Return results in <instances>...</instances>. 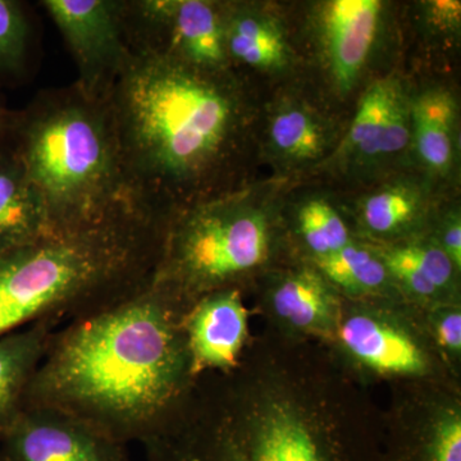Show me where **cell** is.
Here are the masks:
<instances>
[{
  "mask_svg": "<svg viewBox=\"0 0 461 461\" xmlns=\"http://www.w3.org/2000/svg\"><path fill=\"white\" fill-rule=\"evenodd\" d=\"M182 320L149 281L78 315L51 339L25 408L63 412L122 446L163 435L196 381Z\"/></svg>",
  "mask_w": 461,
  "mask_h": 461,
  "instance_id": "6da1fadb",
  "label": "cell"
},
{
  "mask_svg": "<svg viewBox=\"0 0 461 461\" xmlns=\"http://www.w3.org/2000/svg\"><path fill=\"white\" fill-rule=\"evenodd\" d=\"M136 198L162 213L229 193L248 105L232 69L206 72L133 51L107 96Z\"/></svg>",
  "mask_w": 461,
  "mask_h": 461,
  "instance_id": "7a4b0ae2",
  "label": "cell"
},
{
  "mask_svg": "<svg viewBox=\"0 0 461 461\" xmlns=\"http://www.w3.org/2000/svg\"><path fill=\"white\" fill-rule=\"evenodd\" d=\"M165 214L140 200L0 253V338L108 304L147 284Z\"/></svg>",
  "mask_w": 461,
  "mask_h": 461,
  "instance_id": "3957f363",
  "label": "cell"
},
{
  "mask_svg": "<svg viewBox=\"0 0 461 461\" xmlns=\"http://www.w3.org/2000/svg\"><path fill=\"white\" fill-rule=\"evenodd\" d=\"M323 388L276 364L233 391L217 420L181 426L194 461H382L378 436L339 420Z\"/></svg>",
  "mask_w": 461,
  "mask_h": 461,
  "instance_id": "277c9868",
  "label": "cell"
},
{
  "mask_svg": "<svg viewBox=\"0 0 461 461\" xmlns=\"http://www.w3.org/2000/svg\"><path fill=\"white\" fill-rule=\"evenodd\" d=\"M7 138L41 195L51 230L75 229L140 200L124 173L107 98L77 85L41 93Z\"/></svg>",
  "mask_w": 461,
  "mask_h": 461,
  "instance_id": "5b68a950",
  "label": "cell"
},
{
  "mask_svg": "<svg viewBox=\"0 0 461 461\" xmlns=\"http://www.w3.org/2000/svg\"><path fill=\"white\" fill-rule=\"evenodd\" d=\"M275 200L235 189L166 214L149 284L186 313L200 297L271 271L284 245Z\"/></svg>",
  "mask_w": 461,
  "mask_h": 461,
  "instance_id": "8992f818",
  "label": "cell"
},
{
  "mask_svg": "<svg viewBox=\"0 0 461 461\" xmlns=\"http://www.w3.org/2000/svg\"><path fill=\"white\" fill-rule=\"evenodd\" d=\"M329 344L345 366L366 377L456 384L433 348L421 309L402 299H342Z\"/></svg>",
  "mask_w": 461,
  "mask_h": 461,
  "instance_id": "52a82bcc",
  "label": "cell"
},
{
  "mask_svg": "<svg viewBox=\"0 0 461 461\" xmlns=\"http://www.w3.org/2000/svg\"><path fill=\"white\" fill-rule=\"evenodd\" d=\"M124 23L132 51L177 60L202 71H230L226 3L124 0Z\"/></svg>",
  "mask_w": 461,
  "mask_h": 461,
  "instance_id": "ba28073f",
  "label": "cell"
},
{
  "mask_svg": "<svg viewBox=\"0 0 461 461\" xmlns=\"http://www.w3.org/2000/svg\"><path fill=\"white\" fill-rule=\"evenodd\" d=\"M77 66L76 85L105 99L132 57L124 23V0H44Z\"/></svg>",
  "mask_w": 461,
  "mask_h": 461,
  "instance_id": "9c48e42d",
  "label": "cell"
},
{
  "mask_svg": "<svg viewBox=\"0 0 461 461\" xmlns=\"http://www.w3.org/2000/svg\"><path fill=\"white\" fill-rule=\"evenodd\" d=\"M388 423L382 461H461V397L454 382L411 384Z\"/></svg>",
  "mask_w": 461,
  "mask_h": 461,
  "instance_id": "30bf717a",
  "label": "cell"
},
{
  "mask_svg": "<svg viewBox=\"0 0 461 461\" xmlns=\"http://www.w3.org/2000/svg\"><path fill=\"white\" fill-rule=\"evenodd\" d=\"M411 98L395 75L373 81L350 129L330 159L342 171L366 172L388 165L411 148Z\"/></svg>",
  "mask_w": 461,
  "mask_h": 461,
  "instance_id": "8fae6325",
  "label": "cell"
},
{
  "mask_svg": "<svg viewBox=\"0 0 461 461\" xmlns=\"http://www.w3.org/2000/svg\"><path fill=\"white\" fill-rule=\"evenodd\" d=\"M384 3L330 0L315 5L312 29L321 66L339 95L351 93L360 78L381 30Z\"/></svg>",
  "mask_w": 461,
  "mask_h": 461,
  "instance_id": "7c38bea8",
  "label": "cell"
},
{
  "mask_svg": "<svg viewBox=\"0 0 461 461\" xmlns=\"http://www.w3.org/2000/svg\"><path fill=\"white\" fill-rule=\"evenodd\" d=\"M0 445L2 461H118L126 455L83 421L44 408H23Z\"/></svg>",
  "mask_w": 461,
  "mask_h": 461,
  "instance_id": "4fadbf2b",
  "label": "cell"
},
{
  "mask_svg": "<svg viewBox=\"0 0 461 461\" xmlns=\"http://www.w3.org/2000/svg\"><path fill=\"white\" fill-rule=\"evenodd\" d=\"M264 313L288 339L329 342L341 313L342 297L312 263L269 271Z\"/></svg>",
  "mask_w": 461,
  "mask_h": 461,
  "instance_id": "5bb4252c",
  "label": "cell"
},
{
  "mask_svg": "<svg viewBox=\"0 0 461 461\" xmlns=\"http://www.w3.org/2000/svg\"><path fill=\"white\" fill-rule=\"evenodd\" d=\"M249 317L239 287L214 291L190 306L182 327L194 377L239 368L250 338Z\"/></svg>",
  "mask_w": 461,
  "mask_h": 461,
  "instance_id": "9a60e30c",
  "label": "cell"
},
{
  "mask_svg": "<svg viewBox=\"0 0 461 461\" xmlns=\"http://www.w3.org/2000/svg\"><path fill=\"white\" fill-rule=\"evenodd\" d=\"M435 211L426 180L411 176L393 178L357 200L355 238L375 245L420 238L429 232Z\"/></svg>",
  "mask_w": 461,
  "mask_h": 461,
  "instance_id": "2e32d148",
  "label": "cell"
},
{
  "mask_svg": "<svg viewBox=\"0 0 461 461\" xmlns=\"http://www.w3.org/2000/svg\"><path fill=\"white\" fill-rule=\"evenodd\" d=\"M375 248L403 302L421 311L461 304V271L429 236Z\"/></svg>",
  "mask_w": 461,
  "mask_h": 461,
  "instance_id": "e0dca14e",
  "label": "cell"
},
{
  "mask_svg": "<svg viewBox=\"0 0 461 461\" xmlns=\"http://www.w3.org/2000/svg\"><path fill=\"white\" fill-rule=\"evenodd\" d=\"M335 136L329 118L303 99L280 100L267 120L269 156L287 171L304 169L330 157Z\"/></svg>",
  "mask_w": 461,
  "mask_h": 461,
  "instance_id": "ac0fdd59",
  "label": "cell"
},
{
  "mask_svg": "<svg viewBox=\"0 0 461 461\" xmlns=\"http://www.w3.org/2000/svg\"><path fill=\"white\" fill-rule=\"evenodd\" d=\"M226 51L230 69L238 65L281 74L293 62L280 17L253 5L226 3Z\"/></svg>",
  "mask_w": 461,
  "mask_h": 461,
  "instance_id": "d6986e66",
  "label": "cell"
},
{
  "mask_svg": "<svg viewBox=\"0 0 461 461\" xmlns=\"http://www.w3.org/2000/svg\"><path fill=\"white\" fill-rule=\"evenodd\" d=\"M457 113L456 98L446 87H429L411 98V148L433 177L446 178L456 167Z\"/></svg>",
  "mask_w": 461,
  "mask_h": 461,
  "instance_id": "ffe728a7",
  "label": "cell"
},
{
  "mask_svg": "<svg viewBox=\"0 0 461 461\" xmlns=\"http://www.w3.org/2000/svg\"><path fill=\"white\" fill-rule=\"evenodd\" d=\"M51 232L41 195L5 140L0 144V253Z\"/></svg>",
  "mask_w": 461,
  "mask_h": 461,
  "instance_id": "44dd1931",
  "label": "cell"
},
{
  "mask_svg": "<svg viewBox=\"0 0 461 461\" xmlns=\"http://www.w3.org/2000/svg\"><path fill=\"white\" fill-rule=\"evenodd\" d=\"M56 323L39 321L0 338V441L25 408L27 387L50 348Z\"/></svg>",
  "mask_w": 461,
  "mask_h": 461,
  "instance_id": "7402d4cb",
  "label": "cell"
},
{
  "mask_svg": "<svg viewBox=\"0 0 461 461\" xmlns=\"http://www.w3.org/2000/svg\"><path fill=\"white\" fill-rule=\"evenodd\" d=\"M312 264L342 299H402L378 249L371 242L354 238L338 253Z\"/></svg>",
  "mask_w": 461,
  "mask_h": 461,
  "instance_id": "603a6c76",
  "label": "cell"
},
{
  "mask_svg": "<svg viewBox=\"0 0 461 461\" xmlns=\"http://www.w3.org/2000/svg\"><path fill=\"white\" fill-rule=\"evenodd\" d=\"M294 233L309 263L338 253L355 238L342 215L323 198H311L297 206Z\"/></svg>",
  "mask_w": 461,
  "mask_h": 461,
  "instance_id": "cb8c5ba5",
  "label": "cell"
},
{
  "mask_svg": "<svg viewBox=\"0 0 461 461\" xmlns=\"http://www.w3.org/2000/svg\"><path fill=\"white\" fill-rule=\"evenodd\" d=\"M424 326L446 371L455 381L461 369V304L439 305L421 311Z\"/></svg>",
  "mask_w": 461,
  "mask_h": 461,
  "instance_id": "d4e9b609",
  "label": "cell"
},
{
  "mask_svg": "<svg viewBox=\"0 0 461 461\" xmlns=\"http://www.w3.org/2000/svg\"><path fill=\"white\" fill-rule=\"evenodd\" d=\"M30 25L23 5L0 0V72L21 71L29 48Z\"/></svg>",
  "mask_w": 461,
  "mask_h": 461,
  "instance_id": "484cf974",
  "label": "cell"
},
{
  "mask_svg": "<svg viewBox=\"0 0 461 461\" xmlns=\"http://www.w3.org/2000/svg\"><path fill=\"white\" fill-rule=\"evenodd\" d=\"M426 236L433 240L461 271V213L459 206H451L444 213L436 214Z\"/></svg>",
  "mask_w": 461,
  "mask_h": 461,
  "instance_id": "4316f807",
  "label": "cell"
},
{
  "mask_svg": "<svg viewBox=\"0 0 461 461\" xmlns=\"http://www.w3.org/2000/svg\"><path fill=\"white\" fill-rule=\"evenodd\" d=\"M424 23L436 35L456 38L460 33L461 3L456 0L421 2Z\"/></svg>",
  "mask_w": 461,
  "mask_h": 461,
  "instance_id": "83f0119b",
  "label": "cell"
},
{
  "mask_svg": "<svg viewBox=\"0 0 461 461\" xmlns=\"http://www.w3.org/2000/svg\"><path fill=\"white\" fill-rule=\"evenodd\" d=\"M12 117H14V115L9 113L7 109L3 107L2 103H0V144L7 138Z\"/></svg>",
  "mask_w": 461,
  "mask_h": 461,
  "instance_id": "f1b7e54d",
  "label": "cell"
},
{
  "mask_svg": "<svg viewBox=\"0 0 461 461\" xmlns=\"http://www.w3.org/2000/svg\"><path fill=\"white\" fill-rule=\"evenodd\" d=\"M118 461H130V460H129V459H127L126 455H124V456H123V457H121V459H120V460H118Z\"/></svg>",
  "mask_w": 461,
  "mask_h": 461,
  "instance_id": "f546056e",
  "label": "cell"
},
{
  "mask_svg": "<svg viewBox=\"0 0 461 461\" xmlns=\"http://www.w3.org/2000/svg\"><path fill=\"white\" fill-rule=\"evenodd\" d=\"M0 461H2V459H0Z\"/></svg>",
  "mask_w": 461,
  "mask_h": 461,
  "instance_id": "4dcf8cb0",
  "label": "cell"
}]
</instances>
